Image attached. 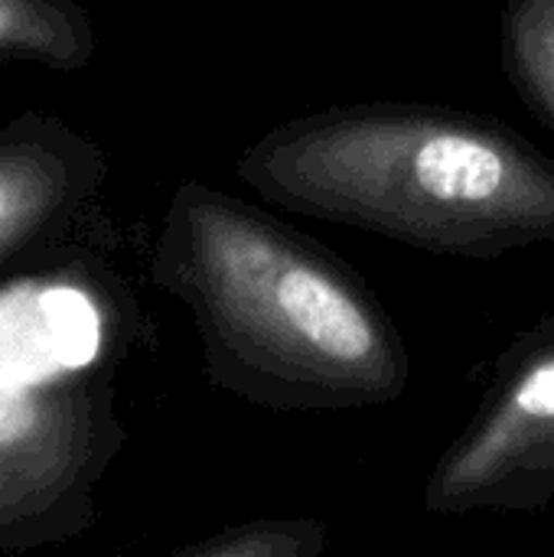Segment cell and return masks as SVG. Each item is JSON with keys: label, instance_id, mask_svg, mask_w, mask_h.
Masks as SVG:
<instances>
[{"label": "cell", "instance_id": "cell-1", "mask_svg": "<svg viewBox=\"0 0 554 557\" xmlns=\"http://www.w3.org/2000/svg\"><path fill=\"white\" fill-rule=\"evenodd\" d=\"M153 284L183 300L216 388L271 411L379 408L405 395L408 346L333 248L209 183L163 212Z\"/></svg>", "mask_w": 554, "mask_h": 557}, {"label": "cell", "instance_id": "cell-2", "mask_svg": "<svg viewBox=\"0 0 554 557\" xmlns=\"http://www.w3.org/2000/svg\"><path fill=\"white\" fill-rule=\"evenodd\" d=\"M264 202L493 261L554 245V160L513 124L428 101H356L291 117L238 157Z\"/></svg>", "mask_w": 554, "mask_h": 557}, {"label": "cell", "instance_id": "cell-3", "mask_svg": "<svg viewBox=\"0 0 554 557\" xmlns=\"http://www.w3.org/2000/svg\"><path fill=\"white\" fill-rule=\"evenodd\" d=\"M554 499V313L493 362L470 424L438 457L421 506L431 516L542 512Z\"/></svg>", "mask_w": 554, "mask_h": 557}, {"label": "cell", "instance_id": "cell-4", "mask_svg": "<svg viewBox=\"0 0 554 557\" xmlns=\"http://www.w3.org/2000/svg\"><path fill=\"white\" fill-rule=\"evenodd\" d=\"M108 180L104 150L42 111L0 127V271L46 255L95 206Z\"/></svg>", "mask_w": 554, "mask_h": 557}, {"label": "cell", "instance_id": "cell-5", "mask_svg": "<svg viewBox=\"0 0 554 557\" xmlns=\"http://www.w3.org/2000/svg\"><path fill=\"white\" fill-rule=\"evenodd\" d=\"M118 441L104 388L0 382V512L65 496Z\"/></svg>", "mask_w": 554, "mask_h": 557}, {"label": "cell", "instance_id": "cell-6", "mask_svg": "<svg viewBox=\"0 0 554 557\" xmlns=\"http://www.w3.org/2000/svg\"><path fill=\"white\" fill-rule=\"evenodd\" d=\"M104 352V317L85 290L26 297L0 313V382L69 385Z\"/></svg>", "mask_w": 554, "mask_h": 557}, {"label": "cell", "instance_id": "cell-7", "mask_svg": "<svg viewBox=\"0 0 554 557\" xmlns=\"http://www.w3.org/2000/svg\"><path fill=\"white\" fill-rule=\"evenodd\" d=\"M95 20L78 0H0V65L78 72L95 59Z\"/></svg>", "mask_w": 554, "mask_h": 557}, {"label": "cell", "instance_id": "cell-8", "mask_svg": "<svg viewBox=\"0 0 554 557\" xmlns=\"http://www.w3.org/2000/svg\"><path fill=\"white\" fill-rule=\"evenodd\" d=\"M500 65L526 108L554 131V0H509L503 7Z\"/></svg>", "mask_w": 554, "mask_h": 557}, {"label": "cell", "instance_id": "cell-9", "mask_svg": "<svg viewBox=\"0 0 554 557\" xmlns=\"http://www.w3.org/2000/svg\"><path fill=\"white\" fill-rule=\"evenodd\" d=\"M330 529L323 519H255L216 532L176 557H323Z\"/></svg>", "mask_w": 554, "mask_h": 557}]
</instances>
